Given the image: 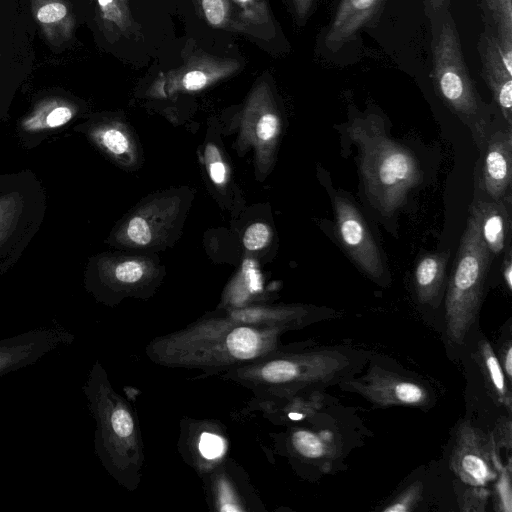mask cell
<instances>
[{"label":"cell","mask_w":512,"mask_h":512,"mask_svg":"<svg viewBox=\"0 0 512 512\" xmlns=\"http://www.w3.org/2000/svg\"><path fill=\"white\" fill-rule=\"evenodd\" d=\"M352 369V359L337 349L286 354L253 366L245 367L238 376L297 392L305 388L335 383Z\"/></svg>","instance_id":"cell-5"},{"label":"cell","mask_w":512,"mask_h":512,"mask_svg":"<svg viewBox=\"0 0 512 512\" xmlns=\"http://www.w3.org/2000/svg\"><path fill=\"white\" fill-rule=\"evenodd\" d=\"M344 384L378 407L423 408L432 402L430 390L422 382L380 367H372L362 377Z\"/></svg>","instance_id":"cell-8"},{"label":"cell","mask_w":512,"mask_h":512,"mask_svg":"<svg viewBox=\"0 0 512 512\" xmlns=\"http://www.w3.org/2000/svg\"><path fill=\"white\" fill-rule=\"evenodd\" d=\"M240 62L207 53L188 58L182 66L163 73L156 80L154 90L161 93L195 92L234 74Z\"/></svg>","instance_id":"cell-11"},{"label":"cell","mask_w":512,"mask_h":512,"mask_svg":"<svg viewBox=\"0 0 512 512\" xmlns=\"http://www.w3.org/2000/svg\"><path fill=\"white\" fill-rule=\"evenodd\" d=\"M483 75L509 128L512 124V74L504 66L496 39L488 37L482 50Z\"/></svg>","instance_id":"cell-16"},{"label":"cell","mask_w":512,"mask_h":512,"mask_svg":"<svg viewBox=\"0 0 512 512\" xmlns=\"http://www.w3.org/2000/svg\"><path fill=\"white\" fill-rule=\"evenodd\" d=\"M382 0H342L325 37L326 46L338 50L368 23Z\"/></svg>","instance_id":"cell-14"},{"label":"cell","mask_w":512,"mask_h":512,"mask_svg":"<svg viewBox=\"0 0 512 512\" xmlns=\"http://www.w3.org/2000/svg\"><path fill=\"white\" fill-rule=\"evenodd\" d=\"M511 461L503 465L497 474L494 488V503L497 510L511 512L512 490H511Z\"/></svg>","instance_id":"cell-26"},{"label":"cell","mask_w":512,"mask_h":512,"mask_svg":"<svg viewBox=\"0 0 512 512\" xmlns=\"http://www.w3.org/2000/svg\"><path fill=\"white\" fill-rule=\"evenodd\" d=\"M423 487L421 482L416 481L403 490L387 507L384 512H406L412 511L420 502Z\"/></svg>","instance_id":"cell-27"},{"label":"cell","mask_w":512,"mask_h":512,"mask_svg":"<svg viewBox=\"0 0 512 512\" xmlns=\"http://www.w3.org/2000/svg\"><path fill=\"white\" fill-rule=\"evenodd\" d=\"M314 0H293L295 12L299 18H304L309 12Z\"/></svg>","instance_id":"cell-39"},{"label":"cell","mask_w":512,"mask_h":512,"mask_svg":"<svg viewBox=\"0 0 512 512\" xmlns=\"http://www.w3.org/2000/svg\"><path fill=\"white\" fill-rule=\"evenodd\" d=\"M336 231L345 250L369 277L383 281L386 268L380 249L357 207L346 197L334 196Z\"/></svg>","instance_id":"cell-9"},{"label":"cell","mask_w":512,"mask_h":512,"mask_svg":"<svg viewBox=\"0 0 512 512\" xmlns=\"http://www.w3.org/2000/svg\"><path fill=\"white\" fill-rule=\"evenodd\" d=\"M96 422L95 450L105 468L116 479L128 472V459L139 461L138 433L125 402L112 389L106 372L96 362L83 387Z\"/></svg>","instance_id":"cell-3"},{"label":"cell","mask_w":512,"mask_h":512,"mask_svg":"<svg viewBox=\"0 0 512 512\" xmlns=\"http://www.w3.org/2000/svg\"><path fill=\"white\" fill-rule=\"evenodd\" d=\"M493 439L498 446H503L506 449H511V420L510 418H501L496 425L495 434L492 435Z\"/></svg>","instance_id":"cell-36"},{"label":"cell","mask_w":512,"mask_h":512,"mask_svg":"<svg viewBox=\"0 0 512 512\" xmlns=\"http://www.w3.org/2000/svg\"><path fill=\"white\" fill-rule=\"evenodd\" d=\"M502 274L504 281L508 287L509 290L512 289V263H511V256L510 253H508L507 258L505 259L503 263V269Z\"/></svg>","instance_id":"cell-40"},{"label":"cell","mask_w":512,"mask_h":512,"mask_svg":"<svg viewBox=\"0 0 512 512\" xmlns=\"http://www.w3.org/2000/svg\"><path fill=\"white\" fill-rule=\"evenodd\" d=\"M477 223L479 233L492 254L502 252L510 229V212L503 200L476 201L470 212Z\"/></svg>","instance_id":"cell-15"},{"label":"cell","mask_w":512,"mask_h":512,"mask_svg":"<svg viewBox=\"0 0 512 512\" xmlns=\"http://www.w3.org/2000/svg\"><path fill=\"white\" fill-rule=\"evenodd\" d=\"M144 266L137 261H124L114 269V277L121 283L131 284L139 281L144 275Z\"/></svg>","instance_id":"cell-31"},{"label":"cell","mask_w":512,"mask_h":512,"mask_svg":"<svg viewBox=\"0 0 512 512\" xmlns=\"http://www.w3.org/2000/svg\"><path fill=\"white\" fill-rule=\"evenodd\" d=\"M291 444L298 455L323 464L331 463L340 450L336 434L327 430L297 429L291 435Z\"/></svg>","instance_id":"cell-19"},{"label":"cell","mask_w":512,"mask_h":512,"mask_svg":"<svg viewBox=\"0 0 512 512\" xmlns=\"http://www.w3.org/2000/svg\"><path fill=\"white\" fill-rule=\"evenodd\" d=\"M21 200L17 193L0 197V243L11 235L20 216Z\"/></svg>","instance_id":"cell-25"},{"label":"cell","mask_w":512,"mask_h":512,"mask_svg":"<svg viewBox=\"0 0 512 512\" xmlns=\"http://www.w3.org/2000/svg\"><path fill=\"white\" fill-rule=\"evenodd\" d=\"M283 328L222 319L158 339L153 344V353L163 364L185 367H216L256 360L275 350Z\"/></svg>","instance_id":"cell-1"},{"label":"cell","mask_w":512,"mask_h":512,"mask_svg":"<svg viewBox=\"0 0 512 512\" xmlns=\"http://www.w3.org/2000/svg\"><path fill=\"white\" fill-rule=\"evenodd\" d=\"M30 9L50 44L60 46L72 38L76 20L69 0H30Z\"/></svg>","instance_id":"cell-13"},{"label":"cell","mask_w":512,"mask_h":512,"mask_svg":"<svg viewBox=\"0 0 512 512\" xmlns=\"http://www.w3.org/2000/svg\"><path fill=\"white\" fill-rule=\"evenodd\" d=\"M447 255L433 253L422 256L417 262L414 282L418 300L433 305L442 290Z\"/></svg>","instance_id":"cell-20"},{"label":"cell","mask_w":512,"mask_h":512,"mask_svg":"<svg viewBox=\"0 0 512 512\" xmlns=\"http://www.w3.org/2000/svg\"><path fill=\"white\" fill-rule=\"evenodd\" d=\"M126 235L130 241L139 245L148 244L152 236L148 223L140 217H134L129 221Z\"/></svg>","instance_id":"cell-33"},{"label":"cell","mask_w":512,"mask_h":512,"mask_svg":"<svg viewBox=\"0 0 512 512\" xmlns=\"http://www.w3.org/2000/svg\"><path fill=\"white\" fill-rule=\"evenodd\" d=\"M244 273L246 277V281L248 283V286L251 290H258L259 289V273L254 265L253 262L250 260L245 261L244 265Z\"/></svg>","instance_id":"cell-38"},{"label":"cell","mask_w":512,"mask_h":512,"mask_svg":"<svg viewBox=\"0 0 512 512\" xmlns=\"http://www.w3.org/2000/svg\"><path fill=\"white\" fill-rule=\"evenodd\" d=\"M99 142L112 154L121 155L128 151L127 137L118 129L108 127L97 133Z\"/></svg>","instance_id":"cell-28"},{"label":"cell","mask_w":512,"mask_h":512,"mask_svg":"<svg viewBox=\"0 0 512 512\" xmlns=\"http://www.w3.org/2000/svg\"><path fill=\"white\" fill-rule=\"evenodd\" d=\"M96 18L100 29L109 40L131 38L138 33L128 0H96Z\"/></svg>","instance_id":"cell-18"},{"label":"cell","mask_w":512,"mask_h":512,"mask_svg":"<svg viewBox=\"0 0 512 512\" xmlns=\"http://www.w3.org/2000/svg\"><path fill=\"white\" fill-rule=\"evenodd\" d=\"M348 132L359 151L367 197L382 214H393L421 180L418 161L409 149L386 134L377 115L355 118Z\"/></svg>","instance_id":"cell-2"},{"label":"cell","mask_w":512,"mask_h":512,"mask_svg":"<svg viewBox=\"0 0 512 512\" xmlns=\"http://www.w3.org/2000/svg\"><path fill=\"white\" fill-rule=\"evenodd\" d=\"M429 1H430L431 6L434 9L440 8L443 5V3L445 2V0H429Z\"/></svg>","instance_id":"cell-41"},{"label":"cell","mask_w":512,"mask_h":512,"mask_svg":"<svg viewBox=\"0 0 512 512\" xmlns=\"http://www.w3.org/2000/svg\"><path fill=\"white\" fill-rule=\"evenodd\" d=\"M500 365L509 383L512 380V345L511 341L505 343L500 350Z\"/></svg>","instance_id":"cell-37"},{"label":"cell","mask_w":512,"mask_h":512,"mask_svg":"<svg viewBox=\"0 0 512 512\" xmlns=\"http://www.w3.org/2000/svg\"><path fill=\"white\" fill-rule=\"evenodd\" d=\"M502 466L492 434L468 421L462 422L450 456L454 474L471 487H486L496 479Z\"/></svg>","instance_id":"cell-7"},{"label":"cell","mask_w":512,"mask_h":512,"mask_svg":"<svg viewBox=\"0 0 512 512\" xmlns=\"http://www.w3.org/2000/svg\"><path fill=\"white\" fill-rule=\"evenodd\" d=\"M475 359L483 374L490 396L510 412L512 408V396L508 385L510 383L487 340L483 339L478 342Z\"/></svg>","instance_id":"cell-17"},{"label":"cell","mask_w":512,"mask_h":512,"mask_svg":"<svg viewBox=\"0 0 512 512\" xmlns=\"http://www.w3.org/2000/svg\"><path fill=\"white\" fill-rule=\"evenodd\" d=\"M232 10H236L239 22L247 25H264L269 19L268 9L262 0H228Z\"/></svg>","instance_id":"cell-24"},{"label":"cell","mask_w":512,"mask_h":512,"mask_svg":"<svg viewBox=\"0 0 512 512\" xmlns=\"http://www.w3.org/2000/svg\"><path fill=\"white\" fill-rule=\"evenodd\" d=\"M489 16L497 29L499 56L512 74V0H484Z\"/></svg>","instance_id":"cell-22"},{"label":"cell","mask_w":512,"mask_h":512,"mask_svg":"<svg viewBox=\"0 0 512 512\" xmlns=\"http://www.w3.org/2000/svg\"><path fill=\"white\" fill-rule=\"evenodd\" d=\"M270 228L264 223L257 222L250 225L243 236V244L250 251L265 247L270 240Z\"/></svg>","instance_id":"cell-29"},{"label":"cell","mask_w":512,"mask_h":512,"mask_svg":"<svg viewBox=\"0 0 512 512\" xmlns=\"http://www.w3.org/2000/svg\"><path fill=\"white\" fill-rule=\"evenodd\" d=\"M75 113L76 107L67 100L49 98L39 102L22 121L21 126L28 132L54 129L67 124Z\"/></svg>","instance_id":"cell-21"},{"label":"cell","mask_w":512,"mask_h":512,"mask_svg":"<svg viewBox=\"0 0 512 512\" xmlns=\"http://www.w3.org/2000/svg\"><path fill=\"white\" fill-rule=\"evenodd\" d=\"M205 155L208 161L211 179L216 184L224 183L226 179V168L220 159V153L217 147L213 144L207 145Z\"/></svg>","instance_id":"cell-34"},{"label":"cell","mask_w":512,"mask_h":512,"mask_svg":"<svg viewBox=\"0 0 512 512\" xmlns=\"http://www.w3.org/2000/svg\"><path fill=\"white\" fill-rule=\"evenodd\" d=\"M491 255L470 213L445 299L446 334L454 344L463 343L477 318Z\"/></svg>","instance_id":"cell-4"},{"label":"cell","mask_w":512,"mask_h":512,"mask_svg":"<svg viewBox=\"0 0 512 512\" xmlns=\"http://www.w3.org/2000/svg\"><path fill=\"white\" fill-rule=\"evenodd\" d=\"M489 495L490 492L486 487H471L463 494L461 510L484 511Z\"/></svg>","instance_id":"cell-30"},{"label":"cell","mask_w":512,"mask_h":512,"mask_svg":"<svg viewBox=\"0 0 512 512\" xmlns=\"http://www.w3.org/2000/svg\"><path fill=\"white\" fill-rule=\"evenodd\" d=\"M512 180L511 129L497 131L490 137L483 166V185L493 201L503 200Z\"/></svg>","instance_id":"cell-12"},{"label":"cell","mask_w":512,"mask_h":512,"mask_svg":"<svg viewBox=\"0 0 512 512\" xmlns=\"http://www.w3.org/2000/svg\"><path fill=\"white\" fill-rule=\"evenodd\" d=\"M432 76L446 104L458 115L472 118L480 111V101L463 59L458 34L446 22L433 52Z\"/></svg>","instance_id":"cell-6"},{"label":"cell","mask_w":512,"mask_h":512,"mask_svg":"<svg viewBox=\"0 0 512 512\" xmlns=\"http://www.w3.org/2000/svg\"><path fill=\"white\" fill-rule=\"evenodd\" d=\"M279 119L273 112L266 111L258 119L256 124V135L264 141H271L278 133Z\"/></svg>","instance_id":"cell-32"},{"label":"cell","mask_w":512,"mask_h":512,"mask_svg":"<svg viewBox=\"0 0 512 512\" xmlns=\"http://www.w3.org/2000/svg\"><path fill=\"white\" fill-rule=\"evenodd\" d=\"M197 13L205 22L218 29L244 30L234 19L228 0H193Z\"/></svg>","instance_id":"cell-23"},{"label":"cell","mask_w":512,"mask_h":512,"mask_svg":"<svg viewBox=\"0 0 512 512\" xmlns=\"http://www.w3.org/2000/svg\"><path fill=\"white\" fill-rule=\"evenodd\" d=\"M199 450L205 458L214 459L223 453L224 443L215 434L203 433L199 442Z\"/></svg>","instance_id":"cell-35"},{"label":"cell","mask_w":512,"mask_h":512,"mask_svg":"<svg viewBox=\"0 0 512 512\" xmlns=\"http://www.w3.org/2000/svg\"><path fill=\"white\" fill-rule=\"evenodd\" d=\"M74 336L60 324L36 327L0 340V378L33 365L52 351L69 345Z\"/></svg>","instance_id":"cell-10"}]
</instances>
